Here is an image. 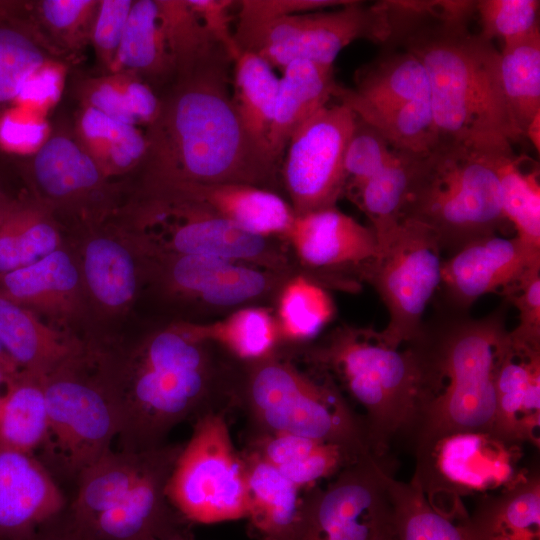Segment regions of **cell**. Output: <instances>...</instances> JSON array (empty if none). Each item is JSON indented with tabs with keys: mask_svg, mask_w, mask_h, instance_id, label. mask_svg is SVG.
<instances>
[{
	"mask_svg": "<svg viewBox=\"0 0 540 540\" xmlns=\"http://www.w3.org/2000/svg\"><path fill=\"white\" fill-rule=\"evenodd\" d=\"M338 102L379 132L395 150L423 155L438 143L430 100L391 106H369L349 100Z\"/></svg>",
	"mask_w": 540,
	"mask_h": 540,
	"instance_id": "74e56055",
	"label": "cell"
},
{
	"mask_svg": "<svg viewBox=\"0 0 540 540\" xmlns=\"http://www.w3.org/2000/svg\"><path fill=\"white\" fill-rule=\"evenodd\" d=\"M84 293L79 265L63 247L0 277V295L58 321L81 311Z\"/></svg>",
	"mask_w": 540,
	"mask_h": 540,
	"instance_id": "7402d4cb",
	"label": "cell"
},
{
	"mask_svg": "<svg viewBox=\"0 0 540 540\" xmlns=\"http://www.w3.org/2000/svg\"><path fill=\"white\" fill-rule=\"evenodd\" d=\"M388 489L397 540H470L469 515L452 516L437 510L412 480L405 483L390 476Z\"/></svg>",
	"mask_w": 540,
	"mask_h": 540,
	"instance_id": "f35d334b",
	"label": "cell"
},
{
	"mask_svg": "<svg viewBox=\"0 0 540 540\" xmlns=\"http://www.w3.org/2000/svg\"><path fill=\"white\" fill-rule=\"evenodd\" d=\"M525 137L528 138L533 146L537 149L539 152L540 147V113L537 114L531 123L529 124Z\"/></svg>",
	"mask_w": 540,
	"mask_h": 540,
	"instance_id": "680465c9",
	"label": "cell"
},
{
	"mask_svg": "<svg viewBox=\"0 0 540 540\" xmlns=\"http://www.w3.org/2000/svg\"><path fill=\"white\" fill-rule=\"evenodd\" d=\"M540 265V251L518 237L498 234L475 240L444 259L437 306L455 312H469L482 296L504 295L528 269Z\"/></svg>",
	"mask_w": 540,
	"mask_h": 540,
	"instance_id": "ac0fdd59",
	"label": "cell"
},
{
	"mask_svg": "<svg viewBox=\"0 0 540 540\" xmlns=\"http://www.w3.org/2000/svg\"><path fill=\"white\" fill-rule=\"evenodd\" d=\"M497 173L504 216L525 245L540 251L539 168L522 169V158L514 152L503 155Z\"/></svg>",
	"mask_w": 540,
	"mask_h": 540,
	"instance_id": "60d3db41",
	"label": "cell"
},
{
	"mask_svg": "<svg viewBox=\"0 0 540 540\" xmlns=\"http://www.w3.org/2000/svg\"><path fill=\"white\" fill-rule=\"evenodd\" d=\"M139 193L192 202L265 237L285 240L295 219L292 207L281 194L251 185L171 182L141 185Z\"/></svg>",
	"mask_w": 540,
	"mask_h": 540,
	"instance_id": "ffe728a7",
	"label": "cell"
},
{
	"mask_svg": "<svg viewBox=\"0 0 540 540\" xmlns=\"http://www.w3.org/2000/svg\"><path fill=\"white\" fill-rule=\"evenodd\" d=\"M98 5L97 0H43L37 15L53 46L75 51L90 41Z\"/></svg>",
	"mask_w": 540,
	"mask_h": 540,
	"instance_id": "ee69618b",
	"label": "cell"
},
{
	"mask_svg": "<svg viewBox=\"0 0 540 540\" xmlns=\"http://www.w3.org/2000/svg\"><path fill=\"white\" fill-rule=\"evenodd\" d=\"M521 447L491 430L450 433L414 449L412 481L437 510L465 516L461 497L507 489L526 475Z\"/></svg>",
	"mask_w": 540,
	"mask_h": 540,
	"instance_id": "4fadbf2b",
	"label": "cell"
},
{
	"mask_svg": "<svg viewBox=\"0 0 540 540\" xmlns=\"http://www.w3.org/2000/svg\"><path fill=\"white\" fill-rule=\"evenodd\" d=\"M500 80L508 112L522 138L540 113V28L503 45Z\"/></svg>",
	"mask_w": 540,
	"mask_h": 540,
	"instance_id": "e575fe53",
	"label": "cell"
},
{
	"mask_svg": "<svg viewBox=\"0 0 540 540\" xmlns=\"http://www.w3.org/2000/svg\"><path fill=\"white\" fill-rule=\"evenodd\" d=\"M355 87L337 85L333 98L369 106H391L429 100L426 71L416 56L406 50L383 55L358 71Z\"/></svg>",
	"mask_w": 540,
	"mask_h": 540,
	"instance_id": "f1b7e54d",
	"label": "cell"
},
{
	"mask_svg": "<svg viewBox=\"0 0 540 540\" xmlns=\"http://www.w3.org/2000/svg\"><path fill=\"white\" fill-rule=\"evenodd\" d=\"M143 540H193V536L190 529L187 528L161 536L148 537Z\"/></svg>",
	"mask_w": 540,
	"mask_h": 540,
	"instance_id": "91938a15",
	"label": "cell"
},
{
	"mask_svg": "<svg viewBox=\"0 0 540 540\" xmlns=\"http://www.w3.org/2000/svg\"><path fill=\"white\" fill-rule=\"evenodd\" d=\"M134 1L101 0L92 24L90 42L98 60L111 70Z\"/></svg>",
	"mask_w": 540,
	"mask_h": 540,
	"instance_id": "c3c4849f",
	"label": "cell"
},
{
	"mask_svg": "<svg viewBox=\"0 0 540 540\" xmlns=\"http://www.w3.org/2000/svg\"><path fill=\"white\" fill-rule=\"evenodd\" d=\"M62 247L54 212L39 200L16 203L0 225V277Z\"/></svg>",
	"mask_w": 540,
	"mask_h": 540,
	"instance_id": "1f68e13d",
	"label": "cell"
},
{
	"mask_svg": "<svg viewBox=\"0 0 540 540\" xmlns=\"http://www.w3.org/2000/svg\"><path fill=\"white\" fill-rule=\"evenodd\" d=\"M243 457L252 534L257 540H288L298 520L301 490L254 452Z\"/></svg>",
	"mask_w": 540,
	"mask_h": 540,
	"instance_id": "83f0119b",
	"label": "cell"
},
{
	"mask_svg": "<svg viewBox=\"0 0 540 540\" xmlns=\"http://www.w3.org/2000/svg\"><path fill=\"white\" fill-rule=\"evenodd\" d=\"M394 151L379 132L357 117L344 156V195L351 200L390 161Z\"/></svg>",
	"mask_w": 540,
	"mask_h": 540,
	"instance_id": "bcb514c9",
	"label": "cell"
},
{
	"mask_svg": "<svg viewBox=\"0 0 540 540\" xmlns=\"http://www.w3.org/2000/svg\"><path fill=\"white\" fill-rule=\"evenodd\" d=\"M538 0H480L475 1L481 25L479 33L504 44L521 39L539 28Z\"/></svg>",
	"mask_w": 540,
	"mask_h": 540,
	"instance_id": "f6af8a7d",
	"label": "cell"
},
{
	"mask_svg": "<svg viewBox=\"0 0 540 540\" xmlns=\"http://www.w3.org/2000/svg\"><path fill=\"white\" fill-rule=\"evenodd\" d=\"M420 156L395 150L390 161L351 199L370 220L379 247L400 222L401 209Z\"/></svg>",
	"mask_w": 540,
	"mask_h": 540,
	"instance_id": "ab89813d",
	"label": "cell"
},
{
	"mask_svg": "<svg viewBox=\"0 0 540 540\" xmlns=\"http://www.w3.org/2000/svg\"><path fill=\"white\" fill-rule=\"evenodd\" d=\"M356 122L346 105L329 103L289 138L280 177L295 216L335 207L344 195V156Z\"/></svg>",
	"mask_w": 540,
	"mask_h": 540,
	"instance_id": "2e32d148",
	"label": "cell"
},
{
	"mask_svg": "<svg viewBox=\"0 0 540 540\" xmlns=\"http://www.w3.org/2000/svg\"><path fill=\"white\" fill-rule=\"evenodd\" d=\"M0 344L21 370L47 375L84 344L0 295Z\"/></svg>",
	"mask_w": 540,
	"mask_h": 540,
	"instance_id": "484cf974",
	"label": "cell"
},
{
	"mask_svg": "<svg viewBox=\"0 0 540 540\" xmlns=\"http://www.w3.org/2000/svg\"><path fill=\"white\" fill-rule=\"evenodd\" d=\"M376 540H397L392 526L390 529L381 534Z\"/></svg>",
	"mask_w": 540,
	"mask_h": 540,
	"instance_id": "6125c7cd",
	"label": "cell"
},
{
	"mask_svg": "<svg viewBox=\"0 0 540 540\" xmlns=\"http://www.w3.org/2000/svg\"><path fill=\"white\" fill-rule=\"evenodd\" d=\"M285 240L300 273L326 289L357 291L364 267L379 253L371 226L336 206L295 216Z\"/></svg>",
	"mask_w": 540,
	"mask_h": 540,
	"instance_id": "e0dca14e",
	"label": "cell"
},
{
	"mask_svg": "<svg viewBox=\"0 0 540 540\" xmlns=\"http://www.w3.org/2000/svg\"><path fill=\"white\" fill-rule=\"evenodd\" d=\"M512 152L438 142L418 159L400 221L425 226L450 255L505 231L511 224L502 210L497 167Z\"/></svg>",
	"mask_w": 540,
	"mask_h": 540,
	"instance_id": "8992f818",
	"label": "cell"
},
{
	"mask_svg": "<svg viewBox=\"0 0 540 540\" xmlns=\"http://www.w3.org/2000/svg\"><path fill=\"white\" fill-rule=\"evenodd\" d=\"M0 362H14L0 344ZM15 363V362H14Z\"/></svg>",
	"mask_w": 540,
	"mask_h": 540,
	"instance_id": "be15d7a7",
	"label": "cell"
},
{
	"mask_svg": "<svg viewBox=\"0 0 540 540\" xmlns=\"http://www.w3.org/2000/svg\"><path fill=\"white\" fill-rule=\"evenodd\" d=\"M125 78L126 73L122 72L85 81L81 89L84 106L118 122L137 126L126 104Z\"/></svg>",
	"mask_w": 540,
	"mask_h": 540,
	"instance_id": "681fc988",
	"label": "cell"
},
{
	"mask_svg": "<svg viewBox=\"0 0 540 540\" xmlns=\"http://www.w3.org/2000/svg\"><path fill=\"white\" fill-rule=\"evenodd\" d=\"M144 283L162 303L188 314L183 323L208 324L250 306L274 308L293 275L199 255L142 256Z\"/></svg>",
	"mask_w": 540,
	"mask_h": 540,
	"instance_id": "30bf717a",
	"label": "cell"
},
{
	"mask_svg": "<svg viewBox=\"0 0 540 540\" xmlns=\"http://www.w3.org/2000/svg\"><path fill=\"white\" fill-rule=\"evenodd\" d=\"M240 405L263 435L287 433L371 453L362 420L335 381L303 361L291 345L244 362Z\"/></svg>",
	"mask_w": 540,
	"mask_h": 540,
	"instance_id": "52a82bcc",
	"label": "cell"
},
{
	"mask_svg": "<svg viewBox=\"0 0 540 540\" xmlns=\"http://www.w3.org/2000/svg\"><path fill=\"white\" fill-rule=\"evenodd\" d=\"M384 458L369 453L343 468L324 489L311 487L288 540H376L392 526Z\"/></svg>",
	"mask_w": 540,
	"mask_h": 540,
	"instance_id": "9a60e30c",
	"label": "cell"
},
{
	"mask_svg": "<svg viewBox=\"0 0 540 540\" xmlns=\"http://www.w3.org/2000/svg\"><path fill=\"white\" fill-rule=\"evenodd\" d=\"M78 265L85 293L106 313L129 309L144 283L143 258L121 230L89 238Z\"/></svg>",
	"mask_w": 540,
	"mask_h": 540,
	"instance_id": "603a6c76",
	"label": "cell"
},
{
	"mask_svg": "<svg viewBox=\"0 0 540 540\" xmlns=\"http://www.w3.org/2000/svg\"><path fill=\"white\" fill-rule=\"evenodd\" d=\"M443 260L438 241L425 226L401 220L364 267L361 281L375 289L388 311L386 327L377 331L384 344L397 349L419 337L424 312L441 283Z\"/></svg>",
	"mask_w": 540,
	"mask_h": 540,
	"instance_id": "5bb4252c",
	"label": "cell"
},
{
	"mask_svg": "<svg viewBox=\"0 0 540 540\" xmlns=\"http://www.w3.org/2000/svg\"><path fill=\"white\" fill-rule=\"evenodd\" d=\"M293 348L362 408L367 446L375 457L384 458L401 437L411 440L426 395L422 362L412 344L391 348L373 328L341 324L319 341Z\"/></svg>",
	"mask_w": 540,
	"mask_h": 540,
	"instance_id": "5b68a950",
	"label": "cell"
},
{
	"mask_svg": "<svg viewBox=\"0 0 540 540\" xmlns=\"http://www.w3.org/2000/svg\"><path fill=\"white\" fill-rule=\"evenodd\" d=\"M352 0H240L237 22L251 23L347 5Z\"/></svg>",
	"mask_w": 540,
	"mask_h": 540,
	"instance_id": "816d5d0a",
	"label": "cell"
},
{
	"mask_svg": "<svg viewBox=\"0 0 540 540\" xmlns=\"http://www.w3.org/2000/svg\"><path fill=\"white\" fill-rule=\"evenodd\" d=\"M334 302L327 289L303 274L290 277L274 304L280 344L304 345L332 320Z\"/></svg>",
	"mask_w": 540,
	"mask_h": 540,
	"instance_id": "8d00e7d4",
	"label": "cell"
},
{
	"mask_svg": "<svg viewBox=\"0 0 540 540\" xmlns=\"http://www.w3.org/2000/svg\"><path fill=\"white\" fill-rule=\"evenodd\" d=\"M466 529L470 540H540V479L536 471L497 495H485Z\"/></svg>",
	"mask_w": 540,
	"mask_h": 540,
	"instance_id": "4316f807",
	"label": "cell"
},
{
	"mask_svg": "<svg viewBox=\"0 0 540 540\" xmlns=\"http://www.w3.org/2000/svg\"><path fill=\"white\" fill-rule=\"evenodd\" d=\"M58 52L39 30L0 25V104L17 100L29 77Z\"/></svg>",
	"mask_w": 540,
	"mask_h": 540,
	"instance_id": "7bdbcfd3",
	"label": "cell"
},
{
	"mask_svg": "<svg viewBox=\"0 0 540 540\" xmlns=\"http://www.w3.org/2000/svg\"><path fill=\"white\" fill-rule=\"evenodd\" d=\"M51 133L44 116L9 112L0 118V144L13 152L35 154Z\"/></svg>",
	"mask_w": 540,
	"mask_h": 540,
	"instance_id": "f907efd6",
	"label": "cell"
},
{
	"mask_svg": "<svg viewBox=\"0 0 540 540\" xmlns=\"http://www.w3.org/2000/svg\"><path fill=\"white\" fill-rule=\"evenodd\" d=\"M48 433L46 457L68 476H79L111 449L118 414L102 351L84 346L44 376Z\"/></svg>",
	"mask_w": 540,
	"mask_h": 540,
	"instance_id": "9c48e42d",
	"label": "cell"
},
{
	"mask_svg": "<svg viewBox=\"0 0 540 540\" xmlns=\"http://www.w3.org/2000/svg\"><path fill=\"white\" fill-rule=\"evenodd\" d=\"M31 178L37 200L53 212L101 216L108 210L111 185L91 156L67 132L51 133L34 154Z\"/></svg>",
	"mask_w": 540,
	"mask_h": 540,
	"instance_id": "d6986e66",
	"label": "cell"
},
{
	"mask_svg": "<svg viewBox=\"0 0 540 540\" xmlns=\"http://www.w3.org/2000/svg\"><path fill=\"white\" fill-rule=\"evenodd\" d=\"M211 38L228 54L231 61L240 49L231 29V9L236 4L232 0H187Z\"/></svg>",
	"mask_w": 540,
	"mask_h": 540,
	"instance_id": "f5cc1de1",
	"label": "cell"
},
{
	"mask_svg": "<svg viewBox=\"0 0 540 540\" xmlns=\"http://www.w3.org/2000/svg\"><path fill=\"white\" fill-rule=\"evenodd\" d=\"M232 63L231 98L239 119L253 143L272 158L268 138L276 105L279 77L266 61L251 52L240 50Z\"/></svg>",
	"mask_w": 540,
	"mask_h": 540,
	"instance_id": "d6a6232c",
	"label": "cell"
},
{
	"mask_svg": "<svg viewBox=\"0 0 540 540\" xmlns=\"http://www.w3.org/2000/svg\"><path fill=\"white\" fill-rule=\"evenodd\" d=\"M119 450L165 445L178 424L240 405L244 362L181 323L148 334L126 356L107 353Z\"/></svg>",
	"mask_w": 540,
	"mask_h": 540,
	"instance_id": "6da1fadb",
	"label": "cell"
},
{
	"mask_svg": "<svg viewBox=\"0 0 540 540\" xmlns=\"http://www.w3.org/2000/svg\"><path fill=\"white\" fill-rule=\"evenodd\" d=\"M67 507L34 531L10 540H90L73 522Z\"/></svg>",
	"mask_w": 540,
	"mask_h": 540,
	"instance_id": "9f6ffc18",
	"label": "cell"
},
{
	"mask_svg": "<svg viewBox=\"0 0 540 540\" xmlns=\"http://www.w3.org/2000/svg\"><path fill=\"white\" fill-rule=\"evenodd\" d=\"M179 323L193 335L216 342L242 362L264 358L280 345L272 307H244L208 324Z\"/></svg>",
	"mask_w": 540,
	"mask_h": 540,
	"instance_id": "d590c367",
	"label": "cell"
},
{
	"mask_svg": "<svg viewBox=\"0 0 540 540\" xmlns=\"http://www.w3.org/2000/svg\"><path fill=\"white\" fill-rule=\"evenodd\" d=\"M48 433L44 376L19 370L0 412V443L27 453L42 448Z\"/></svg>",
	"mask_w": 540,
	"mask_h": 540,
	"instance_id": "836d02e7",
	"label": "cell"
},
{
	"mask_svg": "<svg viewBox=\"0 0 540 540\" xmlns=\"http://www.w3.org/2000/svg\"><path fill=\"white\" fill-rule=\"evenodd\" d=\"M225 53L174 79L147 127L144 184L235 183L278 193L280 165L245 131L228 92Z\"/></svg>",
	"mask_w": 540,
	"mask_h": 540,
	"instance_id": "3957f363",
	"label": "cell"
},
{
	"mask_svg": "<svg viewBox=\"0 0 540 540\" xmlns=\"http://www.w3.org/2000/svg\"><path fill=\"white\" fill-rule=\"evenodd\" d=\"M508 306L504 300L480 318L437 307L410 343L420 356L426 390L411 438L414 449L450 433L492 431L496 375L509 345Z\"/></svg>",
	"mask_w": 540,
	"mask_h": 540,
	"instance_id": "277c9868",
	"label": "cell"
},
{
	"mask_svg": "<svg viewBox=\"0 0 540 540\" xmlns=\"http://www.w3.org/2000/svg\"><path fill=\"white\" fill-rule=\"evenodd\" d=\"M110 72L131 73L150 86L175 79L156 0L133 2Z\"/></svg>",
	"mask_w": 540,
	"mask_h": 540,
	"instance_id": "f546056e",
	"label": "cell"
},
{
	"mask_svg": "<svg viewBox=\"0 0 540 540\" xmlns=\"http://www.w3.org/2000/svg\"><path fill=\"white\" fill-rule=\"evenodd\" d=\"M279 77L268 145L280 164L293 132L318 110L330 103L337 88L334 68L307 60L288 64Z\"/></svg>",
	"mask_w": 540,
	"mask_h": 540,
	"instance_id": "d4e9b609",
	"label": "cell"
},
{
	"mask_svg": "<svg viewBox=\"0 0 540 540\" xmlns=\"http://www.w3.org/2000/svg\"><path fill=\"white\" fill-rule=\"evenodd\" d=\"M67 506L42 461L0 443V540L34 531Z\"/></svg>",
	"mask_w": 540,
	"mask_h": 540,
	"instance_id": "44dd1931",
	"label": "cell"
},
{
	"mask_svg": "<svg viewBox=\"0 0 540 540\" xmlns=\"http://www.w3.org/2000/svg\"><path fill=\"white\" fill-rule=\"evenodd\" d=\"M174 509L190 523H217L246 518V464L232 442L224 413L196 420L166 486Z\"/></svg>",
	"mask_w": 540,
	"mask_h": 540,
	"instance_id": "7c38bea8",
	"label": "cell"
},
{
	"mask_svg": "<svg viewBox=\"0 0 540 540\" xmlns=\"http://www.w3.org/2000/svg\"><path fill=\"white\" fill-rule=\"evenodd\" d=\"M121 230L141 256L199 255L299 273L286 240L248 232L181 199L139 193Z\"/></svg>",
	"mask_w": 540,
	"mask_h": 540,
	"instance_id": "ba28073f",
	"label": "cell"
},
{
	"mask_svg": "<svg viewBox=\"0 0 540 540\" xmlns=\"http://www.w3.org/2000/svg\"><path fill=\"white\" fill-rule=\"evenodd\" d=\"M492 432L504 440L539 446L540 351L509 345L496 375Z\"/></svg>",
	"mask_w": 540,
	"mask_h": 540,
	"instance_id": "cb8c5ba5",
	"label": "cell"
},
{
	"mask_svg": "<svg viewBox=\"0 0 540 540\" xmlns=\"http://www.w3.org/2000/svg\"><path fill=\"white\" fill-rule=\"evenodd\" d=\"M13 204H14V202L9 201L6 197H4L0 193V225L2 224L4 219L6 218L9 211L11 210Z\"/></svg>",
	"mask_w": 540,
	"mask_h": 540,
	"instance_id": "94428289",
	"label": "cell"
},
{
	"mask_svg": "<svg viewBox=\"0 0 540 540\" xmlns=\"http://www.w3.org/2000/svg\"><path fill=\"white\" fill-rule=\"evenodd\" d=\"M469 14L444 13L433 1H401L392 36L423 65L438 142L511 152L522 139L500 80V51L472 33Z\"/></svg>",
	"mask_w": 540,
	"mask_h": 540,
	"instance_id": "7a4b0ae2",
	"label": "cell"
},
{
	"mask_svg": "<svg viewBox=\"0 0 540 540\" xmlns=\"http://www.w3.org/2000/svg\"><path fill=\"white\" fill-rule=\"evenodd\" d=\"M64 75L65 67L61 62H48L25 82L17 101L44 113L59 100Z\"/></svg>",
	"mask_w": 540,
	"mask_h": 540,
	"instance_id": "db71d44e",
	"label": "cell"
},
{
	"mask_svg": "<svg viewBox=\"0 0 540 540\" xmlns=\"http://www.w3.org/2000/svg\"><path fill=\"white\" fill-rule=\"evenodd\" d=\"M503 297L519 312L518 325L508 332L511 346L540 351V265L528 269Z\"/></svg>",
	"mask_w": 540,
	"mask_h": 540,
	"instance_id": "7dc6e473",
	"label": "cell"
},
{
	"mask_svg": "<svg viewBox=\"0 0 540 540\" xmlns=\"http://www.w3.org/2000/svg\"><path fill=\"white\" fill-rule=\"evenodd\" d=\"M392 26L385 1L349 4L263 22H237L240 50L282 71L296 60L333 66L339 53L357 39L389 43Z\"/></svg>",
	"mask_w": 540,
	"mask_h": 540,
	"instance_id": "8fae6325",
	"label": "cell"
},
{
	"mask_svg": "<svg viewBox=\"0 0 540 540\" xmlns=\"http://www.w3.org/2000/svg\"><path fill=\"white\" fill-rule=\"evenodd\" d=\"M19 370L20 368L14 362H0V412L8 386Z\"/></svg>",
	"mask_w": 540,
	"mask_h": 540,
	"instance_id": "6f0895ef",
	"label": "cell"
},
{
	"mask_svg": "<svg viewBox=\"0 0 540 540\" xmlns=\"http://www.w3.org/2000/svg\"><path fill=\"white\" fill-rule=\"evenodd\" d=\"M156 3L165 41L175 66V78L226 53L208 34L187 0H156Z\"/></svg>",
	"mask_w": 540,
	"mask_h": 540,
	"instance_id": "b9f144b4",
	"label": "cell"
},
{
	"mask_svg": "<svg viewBox=\"0 0 540 540\" xmlns=\"http://www.w3.org/2000/svg\"><path fill=\"white\" fill-rule=\"evenodd\" d=\"M124 73L128 110L137 125L144 124L148 127L159 113L161 100L149 84L131 73Z\"/></svg>",
	"mask_w": 540,
	"mask_h": 540,
	"instance_id": "11a10c76",
	"label": "cell"
},
{
	"mask_svg": "<svg viewBox=\"0 0 540 540\" xmlns=\"http://www.w3.org/2000/svg\"><path fill=\"white\" fill-rule=\"evenodd\" d=\"M75 138L108 179L141 166L147 152L146 135L137 126L88 106L77 118Z\"/></svg>",
	"mask_w": 540,
	"mask_h": 540,
	"instance_id": "4dcf8cb0",
	"label": "cell"
}]
</instances>
